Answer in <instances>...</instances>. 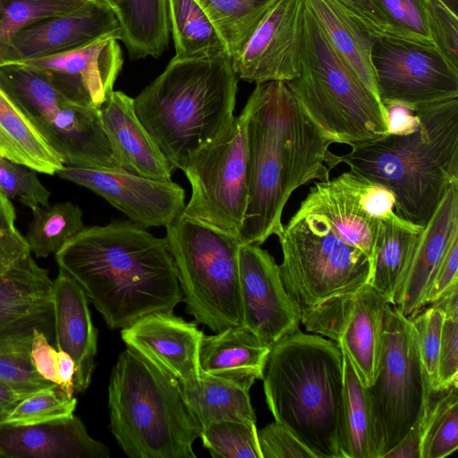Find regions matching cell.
Returning <instances> with one entry per match:
<instances>
[{
	"label": "cell",
	"mask_w": 458,
	"mask_h": 458,
	"mask_svg": "<svg viewBox=\"0 0 458 458\" xmlns=\"http://www.w3.org/2000/svg\"><path fill=\"white\" fill-rule=\"evenodd\" d=\"M246 105L248 204L239 240L260 246L282 231L284 208L297 188L329 179L336 155L285 82L256 84Z\"/></svg>",
	"instance_id": "1"
},
{
	"label": "cell",
	"mask_w": 458,
	"mask_h": 458,
	"mask_svg": "<svg viewBox=\"0 0 458 458\" xmlns=\"http://www.w3.org/2000/svg\"><path fill=\"white\" fill-rule=\"evenodd\" d=\"M59 269L84 291L112 329L182 301L167 241L132 221L84 228L56 253Z\"/></svg>",
	"instance_id": "2"
},
{
	"label": "cell",
	"mask_w": 458,
	"mask_h": 458,
	"mask_svg": "<svg viewBox=\"0 0 458 458\" xmlns=\"http://www.w3.org/2000/svg\"><path fill=\"white\" fill-rule=\"evenodd\" d=\"M417 126L354 145L335 162L388 189L395 212L424 226L441 199L458 183V98L415 110Z\"/></svg>",
	"instance_id": "3"
},
{
	"label": "cell",
	"mask_w": 458,
	"mask_h": 458,
	"mask_svg": "<svg viewBox=\"0 0 458 458\" xmlns=\"http://www.w3.org/2000/svg\"><path fill=\"white\" fill-rule=\"evenodd\" d=\"M238 78L228 55L173 59L135 98V114L173 169L184 170L234 118Z\"/></svg>",
	"instance_id": "4"
},
{
	"label": "cell",
	"mask_w": 458,
	"mask_h": 458,
	"mask_svg": "<svg viewBox=\"0 0 458 458\" xmlns=\"http://www.w3.org/2000/svg\"><path fill=\"white\" fill-rule=\"evenodd\" d=\"M261 379L276 421L315 458H342L344 366L335 343L297 329L270 347Z\"/></svg>",
	"instance_id": "5"
},
{
	"label": "cell",
	"mask_w": 458,
	"mask_h": 458,
	"mask_svg": "<svg viewBox=\"0 0 458 458\" xmlns=\"http://www.w3.org/2000/svg\"><path fill=\"white\" fill-rule=\"evenodd\" d=\"M111 431L131 458H196L202 427L180 382L130 348L114 366L108 386Z\"/></svg>",
	"instance_id": "6"
},
{
	"label": "cell",
	"mask_w": 458,
	"mask_h": 458,
	"mask_svg": "<svg viewBox=\"0 0 458 458\" xmlns=\"http://www.w3.org/2000/svg\"><path fill=\"white\" fill-rule=\"evenodd\" d=\"M285 83L332 144L352 147L388 132L386 106L335 51L306 1L299 73Z\"/></svg>",
	"instance_id": "7"
},
{
	"label": "cell",
	"mask_w": 458,
	"mask_h": 458,
	"mask_svg": "<svg viewBox=\"0 0 458 458\" xmlns=\"http://www.w3.org/2000/svg\"><path fill=\"white\" fill-rule=\"evenodd\" d=\"M276 236L280 277L301 313L369 284L370 258L316 211L301 204Z\"/></svg>",
	"instance_id": "8"
},
{
	"label": "cell",
	"mask_w": 458,
	"mask_h": 458,
	"mask_svg": "<svg viewBox=\"0 0 458 458\" xmlns=\"http://www.w3.org/2000/svg\"><path fill=\"white\" fill-rule=\"evenodd\" d=\"M165 229L187 312L215 333L243 326L240 240L182 213Z\"/></svg>",
	"instance_id": "9"
},
{
	"label": "cell",
	"mask_w": 458,
	"mask_h": 458,
	"mask_svg": "<svg viewBox=\"0 0 458 458\" xmlns=\"http://www.w3.org/2000/svg\"><path fill=\"white\" fill-rule=\"evenodd\" d=\"M376 458H383L427 412L432 397L416 330L386 305L383 346L375 381L368 387Z\"/></svg>",
	"instance_id": "10"
},
{
	"label": "cell",
	"mask_w": 458,
	"mask_h": 458,
	"mask_svg": "<svg viewBox=\"0 0 458 458\" xmlns=\"http://www.w3.org/2000/svg\"><path fill=\"white\" fill-rule=\"evenodd\" d=\"M248 115L245 104L225 132L183 170L191 196L182 215L238 239L248 204Z\"/></svg>",
	"instance_id": "11"
},
{
	"label": "cell",
	"mask_w": 458,
	"mask_h": 458,
	"mask_svg": "<svg viewBox=\"0 0 458 458\" xmlns=\"http://www.w3.org/2000/svg\"><path fill=\"white\" fill-rule=\"evenodd\" d=\"M371 60L384 106L402 104L415 111L458 98V67L433 46L375 39Z\"/></svg>",
	"instance_id": "12"
},
{
	"label": "cell",
	"mask_w": 458,
	"mask_h": 458,
	"mask_svg": "<svg viewBox=\"0 0 458 458\" xmlns=\"http://www.w3.org/2000/svg\"><path fill=\"white\" fill-rule=\"evenodd\" d=\"M387 304L367 284L352 293L302 311L301 323L308 332L335 342L360 383L368 387L375 381L379 368Z\"/></svg>",
	"instance_id": "13"
},
{
	"label": "cell",
	"mask_w": 458,
	"mask_h": 458,
	"mask_svg": "<svg viewBox=\"0 0 458 458\" xmlns=\"http://www.w3.org/2000/svg\"><path fill=\"white\" fill-rule=\"evenodd\" d=\"M55 174L98 194L145 228L166 227L185 208L183 188L171 180H154L123 170L64 165Z\"/></svg>",
	"instance_id": "14"
},
{
	"label": "cell",
	"mask_w": 458,
	"mask_h": 458,
	"mask_svg": "<svg viewBox=\"0 0 458 458\" xmlns=\"http://www.w3.org/2000/svg\"><path fill=\"white\" fill-rule=\"evenodd\" d=\"M305 0H277L232 57L238 79L255 84L298 76Z\"/></svg>",
	"instance_id": "15"
},
{
	"label": "cell",
	"mask_w": 458,
	"mask_h": 458,
	"mask_svg": "<svg viewBox=\"0 0 458 458\" xmlns=\"http://www.w3.org/2000/svg\"><path fill=\"white\" fill-rule=\"evenodd\" d=\"M239 272L244 327L269 348L299 329L301 311L286 293L278 265L267 250L241 244Z\"/></svg>",
	"instance_id": "16"
},
{
	"label": "cell",
	"mask_w": 458,
	"mask_h": 458,
	"mask_svg": "<svg viewBox=\"0 0 458 458\" xmlns=\"http://www.w3.org/2000/svg\"><path fill=\"white\" fill-rule=\"evenodd\" d=\"M118 41L105 37L67 52L19 63L43 73L71 102L100 108L123 66Z\"/></svg>",
	"instance_id": "17"
},
{
	"label": "cell",
	"mask_w": 458,
	"mask_h": 458,
	"mask_svg": "<svg viewBox=\"0 0 458 458\" xmlns=\"http://www.w3.org/2000/svg\"><path fill=\"white\" fill-rule=\"evenodd\" d=\"M29 121L64 165L123 170L99 108L64 102Z\"/></svg>",
	"instance_id": "18"
},
{
	"label": "cell",
	"mask_w": 458,
	"mask_h": 458,
	"mask_svg": "<svg viewBox=\"0 0 458 458\" xmlns=\"http://www.w3.org/2000/svg\"><path fill=\"white\" fill-rule=\"evenodd\" d=\"M127 348L176 378L182 387L199 383V352L203 333L196 323L168 313L147 315L123 328Z\"/></svg>",
	"instance_id": "19"
},
{
	"label": "cell",
	"mask_w": 458,
	"mask_h": 458,
	"mask_svg": "<svg viewBox=\"0 0 458 458\" xmlns=\"http://www.w3.org/2000/svg\"><path fill=\"white\" fill-rule=\"evenodd\" d=\"M114 12L96 0L83 8L33 23L13 38L4 64L19 63L67 52L105 37L121 39Z\"/></svg>",
	"instance_id": "20"
},
{
	"label": "cell",
	"mask_w": 458,
	"mask_h": 458,
	"mask_svg": "<svg viewBox=\"0 0 458 458\" xmlns=\"http://www.w3.org/2000/svg\"><path fill=\"white\" fill-rule=\"evenodd\" d=\"M458 237V183L453 184L423 226L393 305L411 318L426 295L451 242Z\"/></svg>",
	"instance_id": "21"
},
{
	"label": "cell",
	"mask_w": 458,
	"mask_h": 458,
	"mask_svg": "<svg viewBox=\"0 0 458 458\" xmlns=\"http://www.w3.org/2000/svg\"><path fill=\"white\" fill-rule=\"evenodd\" d=\"M107 447L92 438L74 414L45 423L0 427V457L108 458Z\"/></svg>",
	"instance_id": "22"
},
{
	"label": "cell",
	"mask_w": 458,
	"mask_h": 458,
	"mask_svg": "<svg viewBox=\"0 0 458 458\" xmlns=\"http://www.w3.org/2000/svg\"><path fill=\"white\" fill-rule=\"evenodd\" d=\"M52 300L56 346L73 359L74 391L83 393L90 384L95 368L98 338L88 297L69 275L59 269Z\"/></svg>",
	"instance_id": "23"
},
{
	"label": "cell",
	"mask_w": 458,
	"mask_h": 458,
	"mask_svg": "<svg viewBox=\"0 0 458 458\" xmlns=\"http://www.w3.org/2000/svg\"><path fill=\"white\" fill-rule=\"evenodd\" d=\"M99 111L123 171L154 180H171L174 169L139 121L132 98L113 90Z\"/></svg>",
	"instance_id": "24"
},
{
	"label": "cell",
	"mask_w": 458,
	"mask_h": 458,
	"mask_svg": "<svg viewBox=\"0 0 458 458\" xmlns=\"http://www.w3.org/2000/svg\"><path fill=\"white\" fill-rule=\"evenodd\" d=\"M370 38L436 47L423 0H335Z\"/></svg>",
	"instance_id": "25"
},
{
	"label": "cell",
	"mask_w": 458,
	"mask_h": 458,
	"mask_svg": "<svg viewBox=\"0 0 458 458\" xmlns=\"http://www.w3.org/2000/svg\"><path fill=\"white\" fill-rule=\"evenodd\" d=\"M270 348L246 327H232L216 335L203 334L199 352L201 371L251 386L261 379Z\"/></svg>",
	"instance_id": "26"
},
{
	"label": "cell",
	"mask_w": 458,
	"mask_h": 458,
	"mask_svg": "<svg viewBox=\"0 0 458 458\" xmlns=\"http://www.w3.org/2000/svg\"><path fill=\"white\" fill-rule=\"evenodd\" d=\"M422 228L398 214L380 223L369 284L392 305Z\"/></svg>",
	"instance_id": "27"
},
{
	"label": "cell",
	"mask_w": 458,
	"mask_h": 458,
	"mask_svg": "<svg viewBox=\"0 0 458 458\" xmlns=\"http://www.w3.org/2000/svg\"><path fill=\"white\" fill-rule=\"evenodd\" d=\"M305 1L335 51L380 98L371 60L374 39L350 18L335 0Z\"/></svg>",
	"instance_id": "28"
},
{
	"label": "cell",
	"mask_w": 458,
	"mask_h": 458,
	"mask_svg": "<svg viewBox=\"0 0 458 458\" xmlns=\"http://www.w3.org/2000/svg\"><path fill=\"white\" fill-rule=\"evenodd\" d=\"M0 157L47 174H55L64 165L1 87Z\"/></svg>",
	"instance_id": "29"
},
{
	"label": "cell",
	"mask_w": 458,
	"mask_h": 458,
	"mask_svg": "<svg viewBox=\"0 0 458 458\" xmlns=\"http://www.w3.org/2000/svg\"><path fill=\"white\" fill-rule=\"evenodd\" d=\"M182 388L190 409L202 428L224 420L256 423L249 394L250 386L244 383L200 370L196 386Z\"/></svg>",
	"instance_id": "30"
},
{
	"label": "cell",
	"mask_w": 458,
	"mask_h": 458,
	"mask_svg": "<svg viewBox=\"0 0 458 458\" xmlns=\"http://www.w3.org/2000/svg\"><path fill=\"white\" fill-rule=\"evenodd\" d=\"M121 39L131 58H157L169 42L167 0H117Z\"/></svg>",
	"instance_id": "31"
},
{
	"label": "cell",
	"mask_w": 458,
	"mask_h": 458,
	"mask_svg": "<svg viewBox=\"0 0 458 458\" xmlns=\"http://www.w3.org/2000/svg\"><path fill=\"white\" fill-rule=\"evenodd\" d=\"M343 366L344 390L339 443L342 458H376L373 420L367 389L344 354Z\"/></svg>",
	"instance_id": "32"
},
{
	"label": "cell",
	"mask_w": 458,
	"mask_h": 458,
	"mask_svg": "<svg viewBox=\"0 0 458 458\" xmlns=\"http://www.w3.org/2000/svg\"><path fill=\"white\" fill-rule=\"evenodd\" d=\"M167 11L175 49L174 58L198 59L228 55L221 37L194 0H167Z\"/></svg>",
	"instance_id": "33"
},
{
	"label": "cell",
	"mask_w": 458,
	"mask_h": 458,
	"mask_svg": "<svg viewBox=\"0 0 458 458\" xmlns=\"http://www.w3.org/2000/svg\"><path fill=\"white\" fill-rule=\"evenodd\" d=\"M233 57L277 0H194Z\"/></svg>",
	"instance_id": "34"
},
{
	"label": "cell",
	"mask_w": 458,
	"mask_h": 458,
	"mask_svg": "<svg viewBox=\"0 0 458 458\" xmlns=\"http://www.w3.org/2000/svg\"><path fill=\"white\" fill-rule=\"evenodd\" d=\"M32 212V220L25 238L30 252L38 258L55 254L85 228L81 209L70 201L39 206Z\"/></svg>",
	"instance_id": "35"
},
{
	"label": "cell",
	"mask_w": 458,
	"mask_h": 458,
	"mask_svg": "<svg viewBox=\"0 0 458 458\" xmlns=\"http://www.w3.org/2000/svg\"><path fill=\"white\" fill-rule=\"evenodd\" d=\"M34 328L0 335V382L29 395L57 385L43 378L32 364L30 348Z\"/></svg>",
	"instance_id": "36"
},
{
	"label": "cell",
	"mask_w": 458,
	"mask_h": 458,
	"mask_svg": "<svg viewBox=\"0 0 458 458\" xmlns=\"http://www.w3.org/2000/svg\"><path fill=\"white\" fill-rule=\"evenodd\" d=\"M96 0H0V65L13 38L42 20L76 12Z\"/></svg>",
	"instance_id": "37"
},
{
	"label": "cell",
	"mask_w": 458,
	"mask_h": 458,
	"mask_svg": "<svg viewBox=\"0 0 458 458\" xmlns=\"http://www.w3.org/2000/svg\"><path fill=\"white\" fill-rule=\"evenodd\" d=\"M423 417L420 458H443L458 448L457 387L439 392Z\"/></svg>",
	"instance_id": "38"
},
{
	"label": "cell",
	"mask_w": 458,
	"mask_h": 458,
	"mask_svg": "<svg viewBox=\"0 0 458 458\" xmlns=\"http://www.w3.org/2000/svg\"><path fill=\"white\" fill-rule=\"evenodd\" d=\"M199 437L214 458H262L256 423L214 422L202 428Z\"/></svg>",
	"instance_id": "39"
},
{
	"label": "cell",
	"mask_w": 458,
	"mask_h": 458,
	"mask_svg": "<svg viewBox=\"0 0 458 458\" xmlns=\"http://www.w3.org/2000/svg\"><path fill=\"white\" fill-rule=\"evenodd\" d=\"M54 281L28 254L0 274V305L20 301L48 299L53 296Z\"/></svg>",
	"instance_id": "40"
},
{
	"label": "cell",
	"mask_w": 458,
	"mask_h": 458,
	"mask_svg": "<svg viewBox=\"0 0 458 458\" xmlns=\"http://www.w3.org/2000/svg\"><path fill=\"white\" fill-rule=\"evenodd\" d=\"M77 400L67 395L58 385L23 398L10 412L4 424L28 426L73 415Z\"/></svg>",
	"instance_id": "41"
},
{
	"label": "cell",
	"mask_w": 458,
	"mask_h": 458,
	"mask_svg": "<svg viewBox=\"0 0 458 458\" xmlns=\"http://www.w3.org/2000/svg\"><path fill=\"white\" fill-rule=\"evenodd\" d=\"M458 286L431 303L444 313L437 370V391L458 387Z\"/></svg>",
	"instance_id": "42"
},
{
	"label": "cell",
	"mask_w": 458,
	"mask_h": 458,
	"mask_svg": "<svg viewBox=\"0 0 458 458\" xmlns=\"http://www.w3.org/2000/svg\"><path fill=\"white\" fill-rule=\"evenodd\" d=\"M0 191L34 209L49 205L50 192L34 170L0 157Z\"/></svg>",
	"instance_id": "43"
},
{
	"label": "cell",
	"mask_w": 458,
	"mask_h": 458,
	"mask_svg": "<svg viewBox=\"0 0 458 458\" xmlns=\"http://www.w3.org/2000/svg\"><path fill=\"white\" fill-rule=\"evenodd\" d=\"M409 318L413 325L419 341L420 355L429 379L433 393L437 391V370L441 344L444 313L435 304Z\"/></svg>",
	"instance_id": "44"
},
{
	"label": "cell",
	"mask_w": 458,
	"mask_h": 458,
	"mask_svg": "<svg viewBox=\"0 0 458 458\" xmlns=\"http://www.w3.org/2000/svg\"><path fill=\"white\" fill-rule=\"evenodd\" d=\"M53 316V300L38 299L0 305V335L36 327L46 333Z\"/></svg>",
	"instance_id": "45"
},
{
	"label": "cell",
	"mask_w": 458,
	"mask_h": 458,
	"mask_svg": "<svg viewBox=\"0 0 458 458\" xmlns=\"http://www.w3.org/2000/svg\"><path fill=\"white\" fill-rule=\"evenodd\" d=\"M262 458H315L283 424L275 421L258 430Z\"/></svg>",
	"instance_id": "46"
},
{
	"label": "cell",
	"mask_w": 458,
	"mask_h": 458,
	"mask_svg": "<svg viewBox=\"0 0 458 458\" xmlns=\"http://www.w3.org/2000/svg\"><path fill=\"white\" fill-rule=\"evenodd\" d=\"M15 210L0 191V263L13 262L30 254L26 238L15 227Z\"/></svg>",
	"instance_id": "47"
},
{
	"label": "cell",
	"mask_w": 458,
	"mask_h": 458,
	"mask_svg": "<svg viewBox=\"0 0 458 458\" xmlns=\"http://www.w3.org/2000/svg\"><path fill=\"white\" fill-rule=\"evenodd\" d=\"M458 237L446 250L426 295L424 306L440 299L446 292L458 286Z\"/></svg>",
	"instance_id": "48"
},
{
	"label": "cell",
	"mask_w": 458,
	"mask_h": 458,
	"mask_svg": "<svg viewBox=\"0 0 458 458\" xmlns=\"http://www.w3.org/2000/svg\"><path fill=\"white\" fill-rule=\"evenodd\" d=\"M30 358L43 378L58 385V351L48 343L46 333L38 328L33 329Z\"/></svg>",
	"instance_id": "49"
},
{
	"label": "cell",
	"mask_w": 458,
	"mask_h": 458,
	"mask_svg": "<svg viewBox=\"0 0 458 458\" xmlns=\"http://www.w3.org/2000/svg\"><path fill=\"white\" fill-rule=\"evenodd\" d=\"M423 417L412 426L407 435L386 453L383 458H420Z\"/></svg>",
	"instance_id": "50"
},
{
	"label": "cell",
	"mask_w": 458,
	"mask_h": 458,
	"mask_svg": "<svg viewBox=\"0 0 458 458\" xmlns=\"http://www.w3.org/2000/svg\"><path fill=\"white\" fill-rule=\"evenodd\" d=\"M58 386L69 396H73L75 363L73 359L65 352L58 350Z\"/></svg>",
	"instance_id": "51"
},
{
	"label": "cell",
	"mask_w": 458,
	"mask_h": 458,
	"mask_svg": "<svg viewBox=\"0 0 458 458\" xmlns=\"http://www.w3.org/2000/svg\"><path fill=\"white\" fill-rule=\"evenodd\" d=\"M452 13H458V0H440ZM458 15V14H457Z\"/></svg>",
	"instance_id": "52"
},
{
	"label": "cell",
	"mask_w": 458,
	"mask_h": 458,
	"mask_svg": "<svg viewBox=\"0 0 458 458\" xmlns=\"http://www.w3.org/2000/svg\"><path fill=\"white\" fill-rule=\"evenodd\" d=\"M13 262L14 261H13V262H1L0 263V274L5 272L13 265Z\"/></svg>",
	"instance_id": "53"
}]
</instances>
